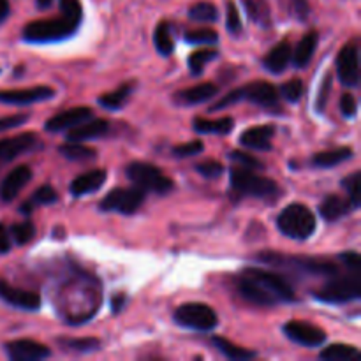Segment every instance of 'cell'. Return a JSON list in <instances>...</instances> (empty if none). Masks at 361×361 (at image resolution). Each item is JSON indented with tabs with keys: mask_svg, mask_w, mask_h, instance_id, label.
<instances>
[{
	"mask_svg": "<svg viewBox=\"0 0 361 361\" xmlns=\"http://www.w3.org/2000/svg\"><path fill=\"white\" fill-rule=\"evenodd\" d=\"M293 7H295L300 20H305L309 16V4H307V0H293Z\"/></svg>",
	"mask_w": 361,
	"mask_h": 361,
	"instance_id": "cell-53",
	"label": "cell"
},
{
	"mask_svg": "<svg viewBox=\"0 0 361 361\" xmlns=\"http://www.w3.org/2000/svg\"><path fill=\"white\" fill-rule=\"evenodd\" d=\"M330 90H331V74L328 73L326 76H324L323 85H321V88H319V95H317V101H316V109L319 113H323L324 108H326Z\"/></svg>",
	"mask_w": 361,
	"mask_h": 361,
	"instance_id": "cell-49",
	"label": "cell"
},
{
	"mask_svg": "<svg viewBox=\"0 0 361 361\" xmlns=\"http://www.w3.org/2000/svg\"><path fill=\"white\" fill-rule=\"evenodd\" d=\"M317 41H319V37H317L316 30H310V32H307L305 35H303L302 41L298 42V46H296V49L293 51V56H291L295 67H298V69H303V67L309 66L310 59H312L314 51H316Z\"/></svg>",
	"mask_w": 361,
	"mask_h": 361,
	"instance_id": "cell-26",
	"label": "cell"
},
{
	"mask_svg": "<svg viewBox=\"0 0 361 361\" xmlns=\"http://www.w3.org/2000/svg\"><path fill=\"white\" fill-rule=\"evenodd\" d=\"M203 152V143L200 140L189 141V143L178 145V147L173 148V154L176 157H192V155H197Z\"/></svg>",
	"mask_w": 361,
	"mask_h": 361,
	"instance_id": "cell-47",
	"label": "cell"
},
{
	"mask_svg": "<svg viewBox=\"0 0 361 361\" xmlns=\"http://www.w3.org/2000/svg\"><path fill=\"white\" fill-rule=\"evenodd\" d=\"M196 171L200 173L203 178L215 180L224 173V166L219 161H214V159H208V161H201L196 164Z\"/></svg>",
	"mask_w": 361,
	"mask_h": 361,
	"instance_id": "cell-42",
	"label": "cell"
},
{
	"mask_svg": "<svg viewBox=\"0 0 361 361\" xmlns=\"http://www.w3.org/2000/svg\"><path fill=\"white\" fill-rule=\"evenodd\" d=\"M59 154L71 162H85L97 157V152H95L94 148L85 147V145L78 143V141H71V143L60 145Z\"/></svg>",
	"mask_w": 361,
	"mask_h": 361,
	"instance_id": "cell-30",
	"label": "cell"
},
{
	"mask_svg": "<svg viewBox=\"0 0 361 361\" xmlns=\"http://www.w3.org/2000/svg\"><path fill=\"white\" fill-rule=\"evenodd\" d=\"M319 358L323 361H349L360 358V351L355 345L348 344H334L330 348L323 349L319 353Z\"/></svg>",
	"mask_w": 361,
	"mask_h": 361,
	"instance_id": "cell-33",
	"label": "cell"
},
{
	"mask_svg": "<svg viewBox=\"0 0 361 361\" xmlns=\"http://www.w3.org/2000/svg\"><path fill=\"white\" fill-rule=\"evenodd\" d=\"M9 235H11V238L18 243V245H25V243H28L32 238H34L35 228L32 222L25 221V222H20V224L11 226Z\"/></svg>",
	"mask_w": 361,
	"mask_h": 361,
	"instance_id": "cell-39",
	"label": "cell"
},
{
	"mask_svg": "<svg viewBox=\"0 0 361 361\" xmlns=\"http://www.w3.org/2000/svg\"><path fill=\"white\" fill-rule=\"evenodd\" d=\"M60 11H62L63 18H67L71 23H74L80 27L81 14H83L80 0H60Z\"/></svg>",
	"mask_w": 361,
	"mask_h": 361,
	"instance_id": "cell-43",
	"label": "cell"
},
{
	"mask_svg": "<svg viewBox=\"0 0 361 361\" xmlns=\"http://www.w3.org/2000/svg\"><path fill=\"white\" fill-rule=\"evenodd\" d=\"M238 291L247 302L254 303V305H261V307H274L277 305V300L263 288V286L257 284L256 281H252L250 277H247L245 274L240 275L238 279Z\"/></svg>",
	"mask_w": 361,
	"mask_h": 361,
	"instance_id": "cell-19",
	"label": "cell"
},
{
	"mask_svg": "<svg viewBox=\"0 0 361 361\" xmlns=\"http://www.w3.org/2000/svg\"><path fill=\"white\" fill-rule=\"evenodd\" d=\"M338 259H341L342 263H344L345 267H348L351 271H360L361 257H360L358 252H345V254H341V256H338Z\"/></svg>",
	"mask_w": 361,
	"mask_h": 361,
	"instance_id": "cell-51",
	"label": "cell"
},
{
	"mask_svg": "<svg viewBox=\"0 0 361 361\" xmlns=\"http://www.w3.org/2000/svg\"><path fill=\"white\" fill-rule=\"evenodd\" d=\"M185 41L192 44H215L219 42V34L212 28H196L185 32Z\"/></svg>",
	"mask_w": 361,
	"mask_h": 361,
	"instance_id": "cell-40",
	"label": "cell"
},
{
	"mask_svg": "<svg viewBox=\"0 0 361 361\" xmlns=\"http://www.w3.org/2000/svg\"><path fill=\"white\" fill-rule=\"evenodd\" d=\"M353 157V150L349 147L335 148V150H326L319 152L312 157V164L316 168H334V166H338L341 162L348 161V159Z\"/></svg>",
	"mask_w": 361,
	"mask_h": 361,
	"instance_id": "cell-29",
	"label": "cell"
},
{
	"mask_svg": "<svg viewBox=\"0 0 361 361\" xmlns=\"http://www.w3.org/2000/svg\"><path fill=\"white\" fill-rule=\"evenodd\" d=\"M90 118H94V111L87 106H78V108L67 109V111L51 116L46 122V130L48 133H63V130L73 129V127L80 126V123L87 122Z\"/></svg>",
	"mask_w": 361,
	"mask_h": 361,
	"instance_id": "cell-16",
	"label": "cell"
},
{
	"mask_svg": "<svg viewBox=\"0 0 361 361\" xmlns=\"http://www.w3.org/2000/svg\"><path fill=\"white\" fill-rule=\"evenodd\" d=\"M9 13H11L9 2H7V0H0V23L7 20Z\"/></svg>",
	"mask_w": 361,
	"mask_h": 361,
	"instance_id": "cell-55",
	"label": "cell"
},
{
	"mask_svg": "<svg viewBox=\"0 0 361 361\" xmlns=\"http://www.w3.org/2000/svg\"><path fill=\"white\" fill-rule=\"evenodd\" d=\"M282 330H284V335L289 341L303 345V348H319L326 342L324 330L310 323H305V321H289V323L284 324Z\"/></svg>",
	"mask_w": 361,
	"mask_h": 361,
	"instance_id": "cell-11",
	"label": "cell"
},
{
	"mask_svg": "<svg viewBox=\"0 0 361 361\" xmlns=\"http://www.w3.org/2000/svg\"><path fill=\"white\" fill-rule=\"evenodd\" d=\"M291 56H293L291 44H289L288 41H282V42H279L277 46H274V48L270 49V53L264 56L263 66L267 67L270 73L281 74V73H284L286 67L289 66V62H291Z\"/></svg>",
	"mask_w": 361,
	"mask_h": 361,
	"instance_id": "cell-25",
	"label": "cell"
},
{
	"mask_svg": "<svg viewBox=\"0 0 361 361\" xmlns=\"http://www.w3.org/2000/svg\"><path fill=\"white\" fill-rule=\"evenodd\" d=\"M242 101H250L257 104L259 108L267 109L271 113H281V101H279V92L274 85L267 81H254V83L243 85V87L235 88L229 94H226L221 101L215 102L210 108V111H219V109L229 108L231 104Z\"/></svg>",
	"mask_w": 361,
	"mask_h": 361,
	"instance_id": "cell-1",
	"label": "cell"
},
{
	"mask_svg": "<svg viewBox=\"0 0 361 361\" xmlns=\"http://www.w3.org/2000/svg\"><path fill=\"white\" fill-rule=\"evenodd\" d=\"M337 74L342 85L356 87L360 81V53L356 42H349L337 56Z\"/></svg>",
	"mask_w": 361,
	"mask_h": 361,
	"instance_id": "cell-12",
	"label": "cell"
},
{
	"mask_svg": "<svg viewBox=\"0 0 361 361\" xmlns=\"http://www.w3.org/2000/svg\"><path fill=\"white\" fill-rule=\"evenodd\" d=\"M56 344L62 349H69V351L76 353H94L101 348V341L99 338H56Z\"/></svg>",
	"mask_w": 361,
	"mask_h": 361,
	"instance_id": "cell-35",
	"label": "cell"
},
{
	"mask_svg": "<svg viewBox=\"0 0 361 361\" xmlns=\"http://www.w3.org/2000/svg\"><path fill=\"white\" fill-rule=\"evenodd\" d=\"M0 298L9 305L21 310H28V312L39 310V307H41V298H39L37 293L16 289L4 281H0Z\"/></svg>",
	"mask_w": 361,
	"mask_h": 361,
	"instance_id": "cell-17",
	"label": "cell"
},
{
	"mask_svg": "<svg viewBox=\"0 0 361 361\" xmlns=\"http://www.w3.org/2000/svg\"><path fill=\"white\" fill-rule=\"evenodd\" d=\"M217 56H219L217 49H208V48L192 53V55L189 56L190 74H194V76H200V74L203 73L204 66H207L208 62H212V60L217 59Z\"/></svg>",
	"mask_w": 361,
	"mask_h": 361,
	"instance_id": "cell-38",
	"label": "cell"
},
{
	"mask_svg": "<svg viewBox=\"0 0 361 361\" xmlns=\"http://www.w3.org/2000/svg\"><path fill=\"white\" fill-rule=\"evenodd\" d=\"M109 122L104 118H95V120H87V122L80 123V126L69 129V134H67V140L69 141H88L95 140V137H101L108 133Z\"/></svg>",
	"mask_w": 361,
	"mask_h": 361,
	"instance_id": "cell-24",
	"label": "cell"
},
{
	"mask_svg": "<svg viewBox=\"0 0 361 361\" xmlns=\"http://www.w3.org/2000/svg\"><path fill=\"white\" fill-rule=\"evenodd\" d=\"M35 4H37L39 9H48V7L53 4V0H37Z\"/></svg>",
	"mask_w": 361,
	"mask_h": 361,
	"instance_id": "cell-56",
	"label": "cell"
},
{
	"mask_svg": "<svg viewBox=\"0 0 361 361\" xmlns=\"http://www.w3.org/2000/svg\"><path fill=\"white\" fill-rule=\"evenodd\" d=\"M123 303H126V296H122V295H116L115 298L111 300V305H113V312L115 314H118L120 310L123 309Z\"/></svg>",
	"mask_w": 361,
	"mask_h": 361,
	"instance_id": "cell-54",
	"label": "cell"
},
{
	"mask_svg": "<svg viewBox=\"0 0 361 361\" xmlns=\"http://www.w3.org/2000/svg\"><path fill=\"white\" fill-rule=\"evenodd\" d=\"M219 94L217 85L214 83H200L196 87L185 88V90H180L175 94V101L180 106H196L201 102H207L210 99H214Z\"/></svg>",
	"mask_w": 361,
	"mask_h": 361,
	"instance_id": "cell-22",
	"label": "cell"
},
{
	"mask_svg": "<svg viewBox=\"0 0 361 361\" xmlns=\"http://www.w3.org/2000/svg\"><path fill=\"white\" fill-rule=\"evenodd\" d=\"M341 111L345 118H353L356 116L358 111V104H356V99L353 97V94H344L341 99Z\"/></svg>",
	"mask_w": 361,
	"mask_h": 361,
	"instance_id": "cell-50",
	"label": "cell"
},
{
	"mask_svg": "<svg viewBox=\"0 0 361 361\" xmlns=\"http://www.w3.org/2000/svg\"><path fill=\"white\" fill-rule=\"evenodd\" d=\"M189 18L201 23H212L219 20V11L212 2H197L189 9Z\"/></svg>",
	"mask_w": 361,
	"mask_h": 361,
	"instance_id": "cell-37",
	"label": "cell"
},
{
	"mask_svg": "<svg viewBox=\"0 0 361 361\" xmlns=\"http://www.w3.org/2000/svg\"><path fill=\"white\" fill-rule=\"evenodd\" d=\"M78 30V25L71 23L67 18L60 16L56 20L30 21L23 28V39L27 42H51L71 37Z\"/></svg>",
	"mask_w": 361,
	"mask_h": 361,
	"instance_id": "cell-7",
	"label": "cell"
},
{
	"mask_svg": "<svg viewBox=\"0 0 361 361\" xmlns=\"http://www.w3.org/2000/svg\"><path fill=\"white\" fill-rule=\"evenodd\" d=\"M263 263L274 264V267L289 268V270L302 271L307 275H317V277H334L338 274V267L328 259L309 256H284V254L263 252L256 257Z\"/></svg>",
	"mask_w": 361,
	"mask_h": 361,
	"instance_id": "cell-2",
	"label": "cell"
},
{
	"mask_svg": "<svg viewBox=\"0 0 361 361\" xmlns=\"http://www.w3.org/2000/svg\"><path fill=\"white\" fill-rule=\"evenodd\" d=\"M242 2L254 23L261 25V27H270L271 11L267 0H242Z\"/></svg>",
	"mask_w": 361,
	"mask_h": 361,
	"instance_id": "cell-32",
	"label": "cell"
},
{
	"mask_svg": "<svg viewBox=\"0 0 361 361\" xmlns=\"http://www.w3.org/2000/svg\"><path fill=\"white\" fill-rule=\"evenodd\" d=\"M175 323L187 330L214 331L219 326V317L215 310L207 303H183L175 312Z\"/></svg>",
	"mask_w": 361,
	"mask_h": 361,
	"instance_id": "cell-8",
	"label": "cell"
},
{
	"mask_svg": "<svg viewBox=\"0 0 361 361\" xmlns=\"http://www.w3.org/2000/svg\"><path fill=\"white\" fill-rule=\"evenodd\" d=\"M212 344H214L215 348H217L219 351H221L222 355H224L228 360L243 361V360L256 358V353L249 351V349L240 348V345H236V344H233V342H229L228 338L214 337V338H212Z\"/></svg>",
	"mask_w": 361,
	"mask_h": 361,
	"instance_id": "cell-31",
	"label": "cell"
},
{
	"mask_svg": "<svg viewBox=\"0 0 361 361\" xmlns=\"http://www.w3.org/2000/svg\"><path fill=\"white\" fill-rule=\"evenodd\" d=\"M134 81H129V83H123L122 87H118L116 90L109 92V94H104L102 97H99V104L106 109H111V111H116V109L122 108L127 101H129L130 94L134 92Z\"/></svg>",
	"mask_w": 361,
	"mask_h": 361,
	"instance_id": "cell-28",
	"label": "cell"
},
{
	"mask_svg": "<svg viewBox=\"0 0 361 361\" xmlns=\"http://www.w3.org/2000/svg\"><path fill=\"white\" fill-rule=\"evenodd\" d=\"M235 127V120L231 116H224L219 120H208V118H196L194 120V130L200 134H219V136H226Z\"/></svg>",
	"mask_w": 361,
	"mask_h": 361,
	"instance_id": "cell-27",
	"label": "cell"
},
{
	"mask_svg": "<svg viewBox=\"0 0 361 361\" xmlns=\"http://www.w3.org/2000/svg\"><path fill=\"white\" fill-rule=\"evenodd\" d=\"M277 228L288 238L307 240L316 231V215L302 203H291L277 217Z\"/></svg>",
	"mask_w": 361,
	"mask_h": 361,
	"instance_id": "cell-3",
	"label": "cell"
},
{
	"mask_svg": "<svg viewBox=\"0 0 361 361\" xmlns=\"http://www.w3.org/2000/svg\"><path fill=\"white\" fill-rule=\"evenodd\" d=\"M145 200H147V192L136 185L130 187V189H113L101 201L99 208L102 212H116V214L133 215L140 210Z\"/></svg>",
	"mask_w": 361,
	"mask_h": 361,
	"instance_id": "cell-9",
	"label": "cell"
},
{
	"mask_svg": "<svg viewBox=\"0 0 361 361\" xmlns=\"http://www.w3.org/2000/svg\"><path fill=\"white\" fill-rule=\"evenodd\" d=\"M275 134L274 126H256L243 130L240 136V143L250 150L270 152L271 150V137Z\"/></svg>",
	"mask_w": 361,
	"mask_h": 361,
	"instance_id": "cell-20",
	"label": "cell"
},
{
	"mask_svg": "<svg viewBox=\"0 0 361 361\" xmlns=\"http://www.w3.org/2000/svg\"><path fill=\"white\" fill-rule=\"evenodd\" d=\"M229 159L231 161H235L236 164H242V168H249V169H261L263 168V162L257 161L256 157H252V155L245 154V152H229Z\"/></svg>",
	"mask_w": 361,
	"mask_h": 361,
	"instance_id": "cell-46",
	"label": "cell"
},
{
	"mask_svg": "<svg viewBox=\"0 0 361 361\" xmlns=\"http://www.w3.org/2000/svg\"><path fill=\"white\" fill-rule=\"evenodd\" d=\"M37 147H41V141L32 133L20 134V136L9 137V140H0V168L20 155L35 150Z\"/></svg>",
	"mask_w": 361,
	"mask_h": 361,
	"instance_id": "cell-13",
	"label": "cell"
},
{
	"mask_svg": "<svg viewBox=\"0 0 361 361\" xmlns=\"http://www.w3.org/2000/svg\"><path fill=\"white\" fill-rule=\"evenodd\" d=\"M106 178H108V173L104 169H92V171L83 173V175L73 180V183H71V194L80 197L95 192V190H99L104 185Z\"/></svg>",
	"mask_w": 361,
	"mask_h": 361,
	"instance_id": "cell-21",
	"label": "cell"
},
{
	"mask_svg": "<svg viewBox=\"0 0 361 361\" xmlns=\"http://www.w3.org/2000/svg\"><path fill=\"white\" fill-rule=\"evenodd\" d=\"M355 210V204L349 201V197H342L338 196V194H330V196H326L319 207L321 215H323L324 221L328 222L338 221V219L345 217V215H349Z\"/></svg>",
	"mask_w": 361,
	"mask_h": 361,
	"instance_id": "cell-23",
	"label": "cell"
},
{
	"mask_svg": "<svg viewBox=\"0 0 361 361\" xmlns=\"http://www.w3.org/2000/svg\"><path fill=\"white\" fill-rule=\"evenodd\" d=\"M56 201H59V194H56V190L49 185H42L35 190L30 201H27L25 204H21L20 210H21V214L28 215L32 212V207H34V204H53V203H56Z\"/></svg>",
	"mask_w": 361,
	"mask_h": 361,
	"instance_id": "cell-36",
	"label": "cell"
},
{
	"mask_svg": "<svg viewBox=\"0 0 361 361\" xmlns=\"http://www.w3.org/2000/svg\"><path fill=\"white\" fill-rule=\"evenodd\" d=\"M303 90H305V87H303V81L300 80V78H295V80H291V81H288V83L282 85L281 94L279 95H282V97L289 102H298L300 99H302Z\"/></svg>",
	"mask_w": 361,
	"mask_h": 361,
	"instance_id": "cell-41",
	"label": "cell"
},
{
	"mask_svg": "<svg viewBox=\"0 0 361 361\" xmlns=\"http://www.w3.org/2000/svg\"><path fill=\"white\" fill-rule=\"evenodd\" d=\"M229 182H231L233 192L238 196L267 200V197L277 196L279 192V187L274 180L256 175L249 168H233L229 173Z\"/></svg>",
	"mask_w": 361,
	"mask_h": 361,
	"instance_id": "cell-4",
	"label": "cell"
},
{
	"mask_svg": "<svg viewBox=\"0 0 361 361\" xmlns=\"http://www.w3.org/2000/svg\"><path fill=\"white\" fill-rule=\"evenodd\" d=\"M11 250V235L4 224H0V254H7Z\"/></svg>",
	"mask_w": 361,
	"mask_h": 361,
	"instance_id": "cell-52",
	"label": "cell"
},
{
	"mask_svg": "<svg viewBox=\"0 0 361 361\" xmlns=\"http://www.w3.org/2000/svg\"><path fill=\"white\" fill-rule=\"evenodd\" d=\"M226 25H228V30L231 35H240L242 34V20H240L238 9H236L235 2L228 0L226 2Z\"/></svg>",
	"mask_w": 361,
	"mask_h": 361,
	"instance_id": "cell-44",
	"label": "cell"
},
{
	"mask_svg": "<svg viewBox=\"0 0 361 361\" xmlns=\"http://www.w3.org/2000/svg\"><path fill=\"white\" fill-rule=\"evenodd\" d=\"M27 120H28L27 113H18V115L2 116V118H0V133H6V130L14 129V127L23 126Z\"/></svg>",
	"mask_w": 361,
	"mask_h": 361,
	"instance_id": "cell-48",
	"label": "cell"
},
{
	"mask_svg": "<svg viewBox=\"0 0 361 361\" xmlns=\"http://www.w3.org/2000/svg\"><path fill=\"white\" fill-rule=\"evenodd\" d=\"M154 42L155 48H157V51L161 53V55H171L173 49H175V42H173L171 27H169L168 21H161V23L157 25V28H155L154 32Z\"/></svg>",
	"mask_w": 361,
	"mask_h": 361,
	"instance_id": "cell-34",
	"label": "cell"
},
{
	"mask_svg": "<svg viewBox=\"0 0 361 361\" xmlns=\"http://www.w3.org/2000/svg\"><path fill=\"white\" fill-rule=\"evenodd\" d=\"M342 187L345 189V192H348V197L349 201H351L353 204H355V208L358 210L360 208V173H353L351 176H348V178H344V182H342Z\"/></svg>",
	"mask_w": 361,
	"mask_h": 361,
	"instance_id": "cell-45",
	"label": "cell"
},
{
	"mask_svg": "<svg viewBox=\"0 0 361 361\" xmlns=\"http://www.w3.org/2000/svg\"><path fill=\"white\" fill-rule=\"evenodd\" d=\"M32 180V169L28 166L21 164L9 171V175L4 178L2 185H0V200L4 203H11L18 194L21 192L25 185Z\"/></svg>",
	"mask_w": 361,
	"mask_h": 361,
	"instance_id": "cell-18",
	"label": "cell"
},
{
	"mask_svg": "<svg viewBox=\"0 0 361 361\" xmlns=\"http://www.w3.org/2000/svg\"><path fill=\"white\" fill-rule=\"evenodd\" d=\"M316 300L330 305H342V303L356 302L361 298L360 271H353L345 277H331L326 286L316 293Z\"/></svg>",
	"mask_w": 361,
	"mask_h": 361,
	"instance_id": "cell-6",
	"label": "cell"
},
{
	"mask_svg": "<svg viewBox=\"0 0 361 361\" xmlns=\"http://www.w3.org/2000/svg\"><path fill=\"white\" fill-rule=\"evenodd\" d=\"M126 175L134 185L143 189L145 192H155L159 196L171 192L175 187L171 178H168L157 166L148 164V162H130L126 168Z\"/></svg>",
	"mask_w": 361,
	"mask_h": 361,
	"instance_id": "cell-5",
	"label": "cell"
},
{
	"mask_svg": "<svg viewBox=\"0 0 361 361\" xmlns=\"http://www.w3.org/2000/svg\"><path fill=\"white\" fill-rule=\"evenodd\" d=\"M55 97V90L44 85L32 88H20V90H2L0 92V102L11 106H28L34 102L48 101Z\"/></svg>",
	"mask_w": 361,
	"mask_h": 361,
	"instance_id": "cell-15",
	"label": "cell"
},
{
	"mask_svg": "<svg viewBox=\"0 0 361 361\" xmlns=\"http://www.w3.org/2000/svg\"><path fill=\"white\" fill-rule=\"evenodd\" d=\"M243 274L252 279V281H256L259 286H263L279 303L296 302L295 289L279 274H271V271L261 270V268H247Z\"/></svg>",
	"mask_w": 361,
	"mask_h": 361,
	"instance_id": "cell-10",
	"label": "cell"
},
{
	"mask_svg": "<svg viewBox=\"0 0 361 361\" xmlns=\"http://www.w3.org/2000/svg\"><path fill=\"white\" fill-rule=\"evenodd\" d=\"M4 351L13 361H41L51 356V351L44 344H39L28 338H20V341L7 342L4 345Z\"/></svg>",
	"mask_w": 361,
	"mask_h": 361,
	"instance_id": "cell-14",
	"label": "cell"
}]
</instances>
